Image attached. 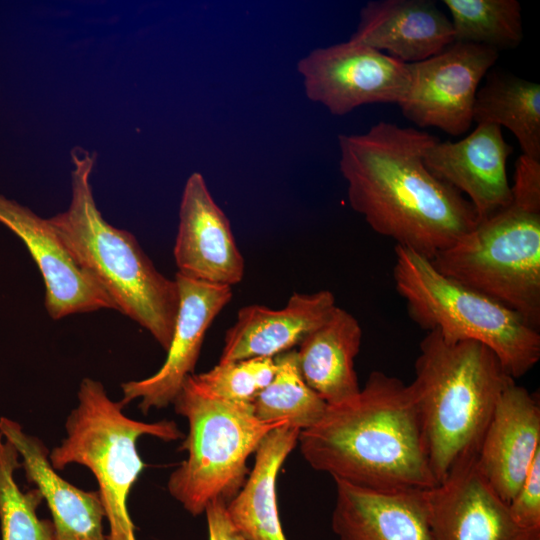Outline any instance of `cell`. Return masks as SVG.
<instances>
[{"instance_id": "4316f807", "label": "cell", "mask_w": 540, "mask_h": 540, "mask_svg": "<svg viewBox=\"0 0 540 540\" xmlns=\"http://www.w3.org/2000/svg\"><path fill=\"white\" fill-rule=\"evenodd\" d=\"M277 370L274 357H255L218 363L195 375L196 381L214 395L239 404H252L258 393L273 379Z\"/></svg>"}, {"instance_id": "52a82bcc", "label": "cell", "mask_w": 540, "mask_h": 540, "mask_svg": "<svg viewBox=\"0 0 540 540\" xmlns=\"http://www.w3.org/2000/svg\"><path fill=\"white\" fill-rule=\"evenodd\" d=\"M124 406L110 399L101 382L84 378L78 405L65 422L66 436L49 453L55 470L79 464L92 472L109 522L108 540H137L127 507L130 491L145 466L137 440L144 435L164 441L183 437L174 421L134 420L123 413Z\"/></svg>"}, {"instance_id": "9a60e30c", "label": "cell", "mask_w": 540, "mask_h": 540, "mask_svg": "<svg viewBox=\"0 0 540 540\" xmlns=\"http://www.w3.org/2000/svg\"><path fill=\"white\" fill-rule=\"evenodd\" d=\"M512 152L500 126L477 124L474 131L460 141L438 139L430 144L423 161L439 180L467 196L480 221L512 201L506 171Z\"/></svg>"}, {"instance_id": "4fadbf2b", "label": "cell", "mask_w": 540, "mask_h": 540, "mask_svg": "<svg viewBox=\"0 0 540 540\" xmlns=\"http://www.w3.org/2000/svg\"><path fill=\"white\" fill-rule=\"evenodd\" d=\"M0 223L23 241L37 264L45 284L44 305L52 319L117 310L108 294L76 263L49 219L0 194Z\"/></svg>"}, {"instance_id": "6da1fadb", "label": "cell", "mask_w": 540, "mask_h": 540, "mask_svg": "<svg viewBox=\"0 0 540 540\" xmlns=\"http://www.w3.org/2000/svg\"><path fill=\"white\" fill-rule=\"evenodd\" d=\"M438 139L385 121L338 136L351 208L373 231L427 259L478 223L470 201L424 164L425 149Z\"/></svg>"}, {"instance_id": "d4e9b609", "label": "cell", "mask_w": 540, "mask_h": 540, "mask_svg": "<svg viewBox=\"0 0 540 540\" xmlns=\"http://www.w3.org/2000/svg\"><path fill=\"white\" fill-rule=\"evenodd\" d=\"M452 16L454 42L495 50L517 47L523 38L521 5L516 0H444Z\"/></svg>"}, {"instance_id": "603a6c76", "label": "cell", "mask_w": 540, "mask_h": 540, "mask_svg": "<svg viewBox=\"0 0 540 540\" xmlns=\"http://www.w3.org/2000/svg\"><path fill=\"white\" fill-rule=\"evenodd\" d=\"M486 75L476 93L473 121L506 127L523 155L540 160V85L496 70Z\"/></svg>"}, {"instance_id": "ac0fdd59", "label": "cell", "mask_w": 540, "mask_h": 540, "mask_svg": "<svg viewBox=\"0 0 540 540\" xmlns=\"http://www.w3.org/2000/svg\"><path fill=\"white\" fill-rule=\"evenodd\" d=\"M351 40L412 64L454 43L451 20L432 0H375L359 13Z\"/></svg>"}, {"instance_id": "484cf974", "label": "cell", "mask_w": 540, "mask_h": 540, "mask_svg": "<svg viewBox=\"0 0 540 540\" xmlns=\"http://www.w3.org/2000/svg\"><path fill=\"white\" fill-rule=\"evenodd\" d=\"M16 448L0 432V529L2 540H56L52 521L40 519L43 496L37 489L23 492L15 472L21 468Z\"/></svg>"}, {"instance_id": "9c48e42d", "label": "cell", "mask_w": 540, "mask_h": 540, "mask_svg": "<svg viewBox=\"0 0 540 540\" xmlns=\"http://www.w3.org/2000/svg\"><path fill=\"white\" fill-rule=\"evenodd\" d=\"M297 72L306 97L334 116L365 104H399L410 85L408 64L351 39L311 50Z\"/></svg>"}, {"instance_id": "ffe728a7", "label": "cell", "mask_w": 540, "mask_h": 540, "mask_svg": "<svg viewBox=\"0 0 540 540\" xmlns=\"http://www.w3.org/2000/svg\"><path fill=\"white\" fill-rule=\"evenodd\" d=\"M0 432L22 458L26 479L41 492L52 514L56 540H108L105 509L98 491H84L63 479L52 467L49 450L21 425L0 417Z\"/></svg>"}, {"instance_id": "44dd1931", "label": "cell", "mask_w": 540, "mask_h": 540, "mask_svg": "<svg viewBox=\"0 0 540 540\" xmlns=\"http://www.w3.org/2000/svg\"><path fill=\"white\" fill-rule=\"evenodd\" d=\"M361 341L362 329L357 319L337 306L298 345L301 375L327 405L344 403L359 393L354 360Z\"/></svg>"}, {"instance_id": "8992f818", "label": "cell", "mask_w": 540, "mask_h": 540, "mask_svg": "<svg viewBox=\"0 0 540 540\" xmlns=\"http://www.w3.org/2000/svg\"><path fill=\"white\" fill-rule=\"evenodd\" d=\"M172 404L188 421V434L180 447L188 456L171 473L167 487L194 516L204 513L215 499L228 503L247 479L249 456L271 430L287 424L258 420L252 404L214 395L193 374L185 379Z\"/></svg>"}, {"instance_id": "cb8c5ba5", "label": "cell", "mask_w": 540, "mask_h": 540, "mask_svg": "<svg viewBox=\"0 0 540 540\" xmlns=\"http://www.w3.org/2000/svg\"><path fill=\"white\" fill-rule=\"evenodd\" d=\"M274 359L276 373L254 399V416L267 423L286 422L301 431L311 428L324 415L327 403L304 381L296 350L281 353Z\"/></svg>"}, {"instance_id": "30bf717a", "label": "cell", "mask_w": 540, "mask_h": 540, "mask_svg": "<svg viewBox=\"0 0 540 540\" xmlns=\"http://www.w3.org/2000/svg\"><path fill=\"white\" fill-rule=\"evenodd\" d=\"M498 51L480 44L454 42L441 53L408 64L410 85L398 104L406 119L421 128L435 127L451 136L466 133L482 78Z\"/></svg>"}, {"instance_id": "7c38bea8", "label": "cell", "mask_w": 540, "mask_h": 540, "mask_svg": "<svg viewBox=\"0 0 540 540\" xmlns=\"http://www.w3.org/2000/svg\"><path fill=\"white\" fill-rule=\"evenodd\" d=\"M179 309L167 357L161 368L150 377L121 385L127 405L141 399L139 409L148 413L172 404L185 379L192 375L204 337L218 314L232 299V287L216 285L176 274Z\"/></svg>"}, {"instance_id": "5b68a950", "label": "cell", "mask_w": 540, "mask_h": 540, "mask_svg": "<svg viewBox=\"0 0 540 540\" xmlns=\"http://www.w3.org/2000/svg\"><path fill=\"white\" fill-rule=\"evenodd\" d=\"M393 279L409 317L422 329L448 343L487 346L513 379L539 361L538 330L513 310L442 275L426 257L396 245Z\"/></svg>"}, {"instance_id": "5bb4252c", "label": "cell", "mask_w": 540, "mask_h": 540, "mask_svg": "<svg viewBox=\"0 0 540 540\" xmlns=\"http://www.w3.org/2000/svg\"><path fill=\"white\" fill-rule=\"evenodd\" d=\"M173 255L177 273L189 279L232 287L244 277L230 222L199 172L184 185Z\"/></svg>"}, {"instance_id": "ba28073f", "label": "cell", "mask_w": 540, "mask_h": 540, "mask_svg": "<svg viewBox=\"0 0 540 540\" xmlns=\"http://www.w3.org/2000/svg\"><path fill=\"white\" fill-rule=\"evenodd\" d=\"M442 275L540 327V206L512 200L429 259Z\"/></svg>"}, {"instance_id": "8fae6325", "label": "cell", "mask_w": 540, "mask_h": 540, "mask_svg": "<svg viewBox=\"0 0 540 540\" xmlns=\"http://www.w3.org/2000/svg\"><path fill=\"white\" fill-rule=\"evenodd\" d=\"M476 455L459 460L443 481L425 490L431 540H540L515 524Z\"/></svg>"}, {"instance_id": "7a4b0ae2", "label": "cell", "mask_w": 540, "mask_h": 540, "mask_svg": "<svg viewBox=\"0 0 540 540\" xmlns=\"http://www.w3.org/2000/svg\"><path fill=\"white\" fill-rule=\"evenodd\" d=\"M298 442L307 463L334 480L372 490L438 484L410 386L381 371L371 372L354 398L328 405Z\"/></svg>"}, {"instance_id": "3957f363", "label": "cell", "mask_w": 540, "mask_h": 540, "mask_svg": "<svg viewBox=\"0 0 540 540\" xmlns=\"http://www.w3.org/2000/svg\"><path fill=\"white\" fill-rule=\"evenodd\" d=\"M71 202L49 218L76 263L108 294L117 311L145 328L168 350L180 297L176 280L161 274L133 234L109 224L90 183L97 155L71 150Z\"/></svg>"}, {"instance_id": "d6986e66", "label": "cell", "mask_w": 540, "mask_h": 540, "mask_svg": "<svg viewBox=\"0 0 540 540\" xmlns=\"http://www.w3.org/2000/svg\"><path fill=\"white\" fill-rule=\"evenodd\" d=\"M338 540H431L425 490H372L334 480Z\"/></svg>"}, {"instance_id": "e0dca14e", "label": "cell", "mask_w": 540, "mask_h": 540, "mask_svg": "<svg viewBox=\"0 0 540 540\" xmlns=\"http://www.w3.org/2000/svg\"><path fill=\"white\" fill-rule=\"evenodd\" d=\"M337 307L329 290L293 293L285 307L253 304L242 307L226 331L219 363L255 357H275L292 350L324 323Z\"/></svg>"}, {"instance_id": "83f0119b", "label": "cell", "mask_w": 540, "mask_h": 540, "mask_svg": "<svg viewBox=\"0 0 540 540\" xmlns=\"http://www.w3.org/2000/svg\"><path fill=\"white\" fill-rule=\"evenodd\" d=\"M510 515L522 530L540 536V454L508 503Z\"/></svg>"}, {"instance_id": "2e32d148", "label": "cell", "mask_w": 540, "mask_h": 540, "mask_svg": "<svg viewBox=\"0 0 540 540\" xmlns=\"http://www.w3.org/2000/svg\"><path fill=\"white\" fill-rule=\"evenodd\" d=\"M539 454V401L514 382L495 407L476 455L477 466L508 504Z\"/></svg>"}, {"instance_id": "7402d4cb", "label": "cell", "mask_w": 540, "mask_h": 540, "mask_svg": "<svg viewBox=\"0 0 540 540\" xmlns=\"http://www.w3.org/2000/svg\"><path fill=\"white\" fill-rule=\"evenodd\" d=\"M300 432L287 424L271 430L255 452L254 467L243 487L226 504L232 524L246 540H287L279 518L276 482Z\"/></svg>"}, {"instance_id": "f1b7e54d", "label": "cell", "mask_w": 540, "mask_h": 540, "mask_svg": "<svg viewBox=\"0 0 540 540\" xmlns=\"http://www.w3.org/2000/svg\"><path fill=\"white\" fill-rule=\"evenodd\" d=\"M221 499L211 501L205 508L209 540H246L232 524Z\"/></svg>"}, {"instance_id": "277c9868", "label": "cell", "mask_w": 540, "mask_h": 540, "mask_svg": "<svg viewBox=\"0 0 540 540\" xmlns=\"http://www.w3.org/2000/svg\"><path fill=\"white\" fill-rule=\"evenodd\" d=\"M409 384L437 483L476 454L504 390L515 382L497 356L476 341L448 343L436 331L422 339Z\"/></svg>"}]
</instances>
